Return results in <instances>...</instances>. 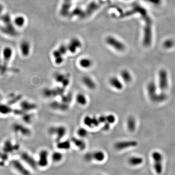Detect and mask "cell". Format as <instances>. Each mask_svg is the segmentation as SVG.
I'll use <instances>...</instances> for the list:
<instances>
[{
    "label": "cell",
    "instance_id": "cell-1",
    "mask_svg": "<svg viewBox=\"0 0 175 175\" xmlns=\"http://www.w3.org/2000/svg\"><path fill=\"white\" fill-rule=\"evenodd\" d=\"M147 91L149 97L153 102L161 103L167 99V95L163 92L160 94L157 93L156 86L154 82H149L147 84Z\"/></svg>",
    "mask_w": 175,
    "mask_h": 175
},
{
    "label": "cell",
    "instance_id": "cell-2",
    "mask_svg": "<svg viewBox=\"0 0 175 175\" xmlns=\"http://www.w3.org/2000/svg\"><path fill=\"white\" fill-rule=\"evenodd\" d=\"M67 132V129L64 125L52 126L48 130V133L50 135L55 136L57 142L61 141L65 137Z\"/></svg>",
    "mask_w": 175,
    "mask_h": 175
},
{
    "label": "cell",
    "instance_id": "cell-3",
    "mask_svg": "<svg viewBox=\"0 0 175 175\" xmlns=\"http://www.w3.org/2000/svg\"><path fill=\"white\" fill-rule=\"evenodd\" d=\"M152 156L154 161L155 172L158 175H160L163 172V155L159 152L154 151L152 153Z\"/></svg>",
    "mask_w": 175,
    "mask_h": 175
},
{
    "label": "cell",
    "instance_id": "cell-4",
    "mask_svg": "<svg viewBox=\"0 0 175 175\" xmlns=\"http://www.w3.org/2000/svg\"><path fill=\"white\" fill-rule=\"evenodd\" d=\"M168 86V74L164 69H161L159 72V87L161 92L167 89Z\"/></svg>",
    "mask_w": 175,
    "mask_h": 175
},
{
    "label": "cell",
    "instance_id": "cell-5",
    "mask_svg": "<svg viewBox=\"0 0 175 175\" xmlns=\"http://www.w3.org/2000/svg\"><path fill=\"white\" fill-rule=\"evenodd\" d=\"M54 79L56 83H60L62 87H67L70 83V76L68 74H64L61 73H57L54 75Z\"/></svg>",
    "mask_w": 175,
    "mask_h": 175
},
{
    "label": "cell",
    "instance_id": "cell-6",
    "mask_svg": "<svg viewBox=\"0 0 175 175\" xmlns=\"http://www.w3.org/2000/svg\"><path fill=\"white\" fill-rule=\"evenodd\" d=\"M138 142L134 140L130 141H120L116 142L114 144V147L118 150H122L125 149H128L130 147H137Z\"/></svg>",
    "mask_w": 175,
    "mask_h": 175
},
{
    "label": "cell",
    "instance_id": "cell-7",
    "mask_svg": "<svg viewBox=\"0 0 175 175\" xmlns=\"http://www.w3.org/2000/svg\"><path fill=\"white\" fill-rule=\"evenodd\" d=\"M106 42L109 45L119 51H123L125 49L123 44L113 37H108L106 39Z\"/></svg>",
    "mask_w": 175,
    "mask_h": 175
},
{
    "label": "cell",
    "instance_id": "cell-8",
    "mask_svg": "<svg viewBox=\"0 0 175 175\" xmlns=\"http://www.w3.org/2000/svg\"><path fill=\"white\" fill-rule=\"evenodd\" d=\"M81 81L85 87L87 88L88 89L91 91L95 90L97 87L96 82L94 81V80L89 75H84L82 77Z\"/></svg>",
    "mask_w": 175,
    "mask_h": 175
},
{
    "label": "cell",
    "instance_id": "cell-9",
    "mask_svg": "<svg viewBox=\"0 0 175 175\" xmlns=\"http://www.w3.org/2000/svg\"><path fill=\"white\" fill-rule=\"evenodd\" d=\"M48 152L47 150H42L39 152V160L38 164L41 167H45L48 163Z\"/></svg>",
    "mask_w": 175,
    "mask_h": 175
},
{
    "label": "cell",
    "instance_id": "cell-10",
    "mask_svg": "<svg viewBox=\"0 0 175 175\" xmlns=\"http://www.w3.org/2000/svg\"><path fill=\"white\" fill-rule=\"evenodd\" d=\"M69 104L63 103V102H58L54 101L50 104V106L53 109L58 110L60 111H66L69 109Z\"/></svg>",
    "mask_w": 175,
    "mask_h": 175
},
{
    "label": "cell",
    "instance_id": "cell-11",
    "mask_svg": "<svg viewBox=\"0 0 175 175\" xmlns=\"http://www.w3.org/2000/svg\"><path fill=\"white\" fill-rule=\"evenodd\" d=\"M20 157L27 164H28L33 168L34 169L37 168V163H36L34 159L31 156L28 154V153H26V152L22 153L20 155Z\"/></svg>",
    "mask_w": 175,
    "mask_h": 175
},
{
    "label": "cell",
    "instance_id": "cell-12",
    "mask_svg": "<svg viewBox=\"0 0 175 175\" xmlns=\"http://www.w3.org/2000/svg\"><path fill=\"white\" fill-rule=\"evenodd\" d=\"M109 83L111 87L118 91H121L123 89V84L119 78L115 76L109 78Z\"/></svg>",
    "mask_w": 175,
    "mask_h": 175
},
{
    "label": "cell",
    "instance_id": "cell-13",
    "mask_svg": "<svg viewBox=\"0 0 175 175\" xmlns=\"http://www.w3.org/2000/svg\"><path fill=\"white\" fill-rule=\"evenodd\" d=\"M12 164L14 168L22 175H30L29 171L26 169L24 166L18 161L14 160L12 161Z\"/></svg>",
    "mask_w": 175,
    "mask_h": 175
},
{
    "label": "cell",
    "instance_id": "cell-14",
    "mask_svg": "<svg viewBox=\"0 0 175 175\" xmlns=\"http://www.w3.org/2000/svg\"><path fill=\"white\" fill-rule=\"evenodd\" d=\"M1 30L5 34L8 35L9 36H15L17 34L16 30L12 24V22L5 24V26L1 28Z\"/></svg>",
    "mask_w": 175,
    "mask_h": 175
},
{
    "label": "cell",
    "instance_id": "cell-15",
    "mask_svg": "<svg viewBox=\"0 0 175 175\" xmlns=\"http://www.w3.org/2000/svg\"><path fill=\"white\" fill-rule=\"evenodd\" d=\"M71 141L80 150L83 151L86 149L87 144L86 142L82 139V138L73 137L71 138Z\"/></svg>",
    "mask_w": 175,
    "mask_h": 175
},
{
    "label": "cell",
    "instance_id": "cell-16",
    "mask_svg": "<svg viewBox=\"0 0 175 175\" xmlns=\"http://www.w3.org/2000/svg\"><path fill=\"white\" fill-rule=\"evenodd\" d=\"M78 65L82 69H89L92 67L93 62L90 58H83L78 61Z\"/></svg>",
    "mask_w": 175,
    "mask_h": 175
},
{
    "label": "cell",
    "instance_id": "cell-17",
    "mask_svg": "<svg viewBox=\"0 0 175 175\" xmlns=\"http://www.w3.org/2000/svg\"><path fill=\"white\" fill-rule=\"evenodd\" d=\"M20 52L22 55L26 57L29 55L30 52V44L27 41H23L20 45Z\"/></svg>",
    "mask_w": 175,
    "mask_h": 175
},
{
    "label": "cell",
    "instance_id": "cell-18",
    "mask_svg": "<svg viewBox=\"0 0 175 175\" xmlns=\"http://www.w3.org/2000/svg\"><path fill=\"white\" fill-rule=\"evenodd\" d=\"M75 101L77 103L81 106L87 105L88 100L87 97L83 93H78L75 96Z\"/></svg>",
    "mask_w": 175,
    "mask_h": 175
},
{
    "label": "cell",
    "instance_id": "cell-19",
    "mask_svg": "<svg viewBox=\"0 0 175 175\" xmlns=\"http://www.w3.org/2000/svg\"><path fill=\"white\" fill-rule=\"evenodd\" d=\"M127 128L128 131L133 132L136 130V120L133 116L128 117L127 121Z\"/></svg>",
    "mask_w": 175,
    "mask_h": 175
},
{
    "label": "cell",
    "instance_id": "cell-20",
    "mask_svg": "<svg viewBox=\"0 0 175 175\" xmlns=\"http://www.w3.org/2000/svg\"><path fill=\"white\" fill-rule=\"evenodd\" d=\"M15 130H16L18 132L20 131L19 133L24 136H30L31 134V131L30 129L25 127L24 125H22L20 124H17L15 127Z\"/></svg>",
    "mask_w": 175,
    "mask_h": 175
},
{
    "label": "cell",
    "instance_id": "cell-21",
    "mask_svg": "<svg viewBox=\"0 0 175 175\" xmlns=\"http://www.w3.org/2000/svg\"><path fill=\"white\" fill-rule=\"evenodd\" d=\"M120 76L122 79L125 83H129L132 81V77L130 72L127 70H123L121 72Z\"/></svg>",
    "mask_w": 175,
    "mask_h": 175
},
{
    "label": "cell",
    "instance_id": "cell-22",
    "mask_svg": "<svg viewBox=\"0 0 175 175\" xmlns=\"http://www.w3.org/2000/svg\"><path fill=\"white\" fill-rule=\"evenodd\" d=\"M71 141L69 140L65 141H60L58 142L56 144V147L59 149L61 150H68L71 148Z\"/></svg>",
    "mask_w": 175,
    "mask_h": 175
},
{
    "label": "cell",
    "instance_id": "cell-23",
    "mask_svg": "<svg viewBox=\"0 0 175 175\" xmlns=\"http://www.w3.org/2000/svg\"><path fill=\"white\" fill-rule=\"evenodd\" d=\"M93 159L96 161L101 162L105 159V154L104 152L101 150H98L92 152Z\"/></svg>",
    "mask_w": 175,
    "mask_h": 175
},
{
    "label": "cell",
    "instance_id": "cell-24",
    "mask_svg": "<svg viewBox=\"0 0 175 175\" xmlns=\"http://www.w3.org/2000/svg\"><path fill=\"white\" fill-rule=\"evenodd\" d=\"M43 96L47 98H51L52 97H55L58 96L56 90L50 88H45L42 92Z\"/></svg>",
    "mask_w": 175,
    "mask_h": 175
},
{
    "label": "cell",
    "instance_id": "cell-25",
    "mask_svg": "<svg viewBox=\"0 0 175 175\" xmlns=\"http://www.w3.org/2000/svg\"><path fill=\"white\" fill-rule=\"evenodd\" d=\"M53 56L55 58V62L56 65H60L63 62V55L59 50L55 51L53 53Z\"/></svg>",
    "mask_w": 175,
    "mask_h": 175
},
{
    "label": "cell",
    "instance_id": "cell-26",
    "mask_svg": "<svg viewBox=\"0 0 175 175\" xmlns=\"http://www.w3.org/2000/svg\"><path fill=\"white\" fill-rule=\"evenodd\" d=\"M143 159L139 157H132L128 159L129 164L132 166L140 165L143 163Z\"/></svg>",
    "mask_w": 175,
    "mask_h": 175
},
{
    "label": "cell",
    "instance_id": "cell-27",
    "mask_svg": "<svg viewBox=\"0 0 175 175\" xmlns=\"http://www.w3.org/2000/svg\"><path fill=\"white\" fill-rule=\"evenodd\" d=\"M22 106L24 110L30 111L36 109L37 108V105L34 103H30L29 102L24 101L22 103Z\"/></svg>",
    "mask_w": 175,
    "mask_h": 175
},
{
    "label": "cell",
    "instance_id": "cell-28",
    "mask_svg": "<svg viewBox=\"0 0 175 175\" xmlns=\"http://www.w3.org/2000/svg\"><path fill=\"white\" fill-rule=\"evenodd\" d=\"M83 123L85 126L90 128H94V123L92 116L86 115L83 119Z\"/></svg>",
    "mask_w": 175,
    "mask_h": 175
},
{
    "label": "cell",
    "instance_id": "cell-29",
    "mask_svg": "<svg viewBox=\"0 0 175 175\" xmlns=\"http://www.w3.org/2000/svg\"><path fill=\"white\" fill-rule=\"evenodd\" d=\"M77 134L78 137L83 139L87 137L88 136L89 131L86 128L83 127H80L77 130Z\"/></svg>",
    "mask_w": 175,
    "mask_h": 175
},
{
    "label": "cell",
    "instance_id": "cell-30",
    "mask_svg": "<svg viewBox=\"0 0 175 175\" xmlns=\"http://www.w3.org/2000/svg\"><path fill=\"white\" fill-rule=\"evenodd\" d=\"M25 19L22 16H17L14 20V24L18 27H22L25 24Z\"/></svg>",
    "mask_w": 175,
    "mask_h": 175
},
{
    "label": "cell",
    "instance_id": "cell-31",
    "mask_svg": "<svg viewBox=\"0 0 175 175\" xmlns=\"http://www.w3.org/2000/svg\"><path fill=\"white\" fill-rule=\"evenodd\" d=\"M12 55V50L10 47H6L3 50V56L5 60L8 61L10 60Z\"/></svg>",
    "mask_w": 175,
    "mask_h": 175
},
{
    "label": "cell",
    "instance_id": "cell-32",
    "mask_svg": "<svg viewBox=\"0 0 175 175\" xmlns=\"http://www.w3.org/2000/svg\"><path fill=\"white\" fill-rule=\"evenodd\" d=\"M63 155L59 152H54L52 155V159L54 162H60L62 159Z\"/></svg>",
    "mask_w": 175,
    "mask_h": 175
},
{
    "label": "cell",
    "instance_id": "cell-33",
    "mask_svg": "<svg viewBox=\"0 0 175 175\" xmlns=\"http://www.w3.org/2000/svg\"><path fill=\"white\" fill-rule=\"evenodd\" d=\"M72 96L71 94H63L61 97V101L66 104H69L72 102Z\"/></svg>",
    "mask_w": 175,
    "mask_h": 175
},
{
    "label": "cell",
    "instance_id": "cell-34",
    "mask_svg": "<svg viewBox=\"0 0 175 175\" xmlns=\"http://www.w3.org/2000/svg\"><path fill=\"white\" fill-rule=\"evenodd\" d=\"M106 122L110 123L111 125L113 124L116 122L115 116L112 114H109L106 115Z\"/></svg>",
    "mask_w": 175,
    "mask_h": 175
},
{
    "label": "cell",
    "instance_id": "cell-35",
    "mask_svg": "<svg viewBox=\"0 0 175 175\" xmlns=\"http://www.w3.org/2000/svg\"><path fill=\"white\" fill-rule=\"evenodd\" d=\"M84 159L86 161L90 162L93 159V156H92V152H88L85 154L84 156Z\"/></svg>",
    "mask_w": 175,
    "mask_h": 175
},
{
    "label": "cell",
    "instance_id": "cell-36",
    "mask_svg": "<svg viewBox=\"0 0 175 175\" xmlns=\"http://www.w3.org/2000/svg\"><path fill=\"white\" fill-rule=\"evenodd\" d=\"M111 125L110 123L106 122L105 123H103V126L102 127V130L104 131H108L109 130L110 128H111Z\"/></svg>",
    "mask_w": 175,
    "mask_h": 175
},
{
    "label": "cell",
    "instance_id": "cell-37",
    "mask_svg": "<svg viewBox=\"0 0 175 175\" xmlns=\"http://www.w3.org/2000/svg\"><path fill=\"white\" fill-rule=\"evenodd\" d=\"M99 121L100 122V124H103L106 122V115H101L99 116L98 117Z\"/></svg>",
    "mask_w": 175,
    "mask_h": 175
},
{
    "label": "cell",
    "instance_id": "cell-38",
    "mask_svg": "<svg viewBox=\"0 0 175 175\" xmlns=\"http://www.w3.org/2000/svg\"><path fill=\"white\" fill-rule=\"evenodd\" d=\"M3 10H4V7H3V5L0 3V17L2 16Z\"/></svg>",
    "mask_w": 175,
    "mask_h": 175
},
{
    "label": "cell",
    "instance_id": "cell-39",
    "mask_svg": "<svg viewBox=\"0 0 175 175\" xmlns=\"http://www.w3.org/2000/svg\"></svg>",
    "mask_w": 175,
    "mask_h": 175
}]
</instances>
